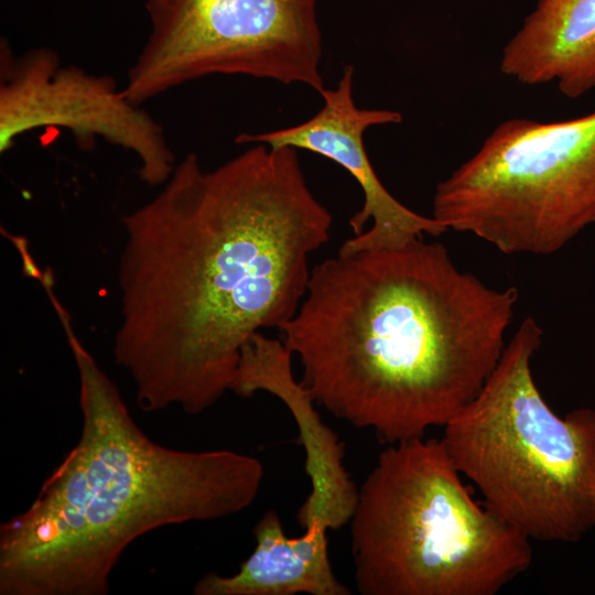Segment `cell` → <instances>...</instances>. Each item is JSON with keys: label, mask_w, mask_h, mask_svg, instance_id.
Returning a JSON list of instances; mask_svg holds the SVG:
<instances>
[{"label": "cell", "mask_w": 595, "mask_h": 595, "mask_svg": "<svg viewBox=\"0 0 595 595\" xmlns=\"http://www.w3.org/2000/svg\"><path fill=\"white\" fill-rule=\"evenodd\" d=\"M292 356L282 340L261 332L255 334L241 350L230 391L242 398L268 392L290 410L305 450V470L311 480L298 520L304 529L338 530L349 523L358 487L345 468L343 442L322 421L313 397L294 378Z\"/></svg>", "instance_id": "cell-10"}, {"label": "cell", "mask_w": 595, "mask_h": 595, "mask_svg": "<svg viewBox=\"0 0 595 595\" xmlns=\"http://www.w3.org/2000/svg\"><path fill=\"white\" fill-rule=\"evenodd\" d=\"M518 291L485 284L441 242L338 252L279 329L315 403L393 444L444 426L505 349Z\"/></svg>", "instance_id": "cell-2"}, {"label": "cell", "mask_w": 595, "mask_h": 595, "mask_svg": "<svg viewBox=\"0 0 595 595\" xmlns=\"http://www.w3.org/2000/svg\"><path fill=\"white\" fill-rule=\"evenodd\" d=\"M542 335L521 322L441 441L497 517L530 540L574 542L595 527V411L562 418L543 399L531 369Z\"/></svg>", "instance_id": "cell-5"}, {"label": "cell", "mask_w": 595, "mask_h": 595, "mask_svg": "<svg viewBox=\"0 0 595 595\" xmlns=\"http://www.w3.org/2000/svg\"><path fill=\"white\" fill-rule=\"evenodd\" d=\"M353 82L354 67L346 65L337 86L320 93L324 104L312 118L284 129L241 133L236 137V143L307 150L334 161L357 181L364 203L349 219L354 236L338 252L397 248L424 235H443L450 229L442 221L401 204L378 178L365 149L364 132L372 126L400 123L402 115L388 109L358 108Z\"/></svg>", "instance_id": "cell-9"}, {"label": "cell", "mask_w": 595, "mask_h": 595, "mask_svg": "<svg viewBox=\"0 0 595 595\" xmlns=\"http://www.w3.org/2000/svg\"><path fill=\"white\" fill-rule=\"evenodd\" d=\"M256 547L232 575L207 573L194 585L195 595H350L335 575L328 555L327 530L304 529L288 537L273 509L253 527Z\"/></svg>", "instance_id": "cell-12"}, {"label": "cell", "mask_w": 595, "mask_h": 595, "mask_svg": "<svg viewBox=\"0 0 595 595\" xmlns=\"http://www.w3.org/2000/svg\"><path fill=\"white\" fill-rule=\"evenodd\" d=\"M150 32L122 87L133 102L210 75L321 93L317 0H147Z\"/></svg>", "instance_id": "cell-7"}, {"label": "cell", "mask_w": 595, "mask_h": 595, "mask_svg": "<svg viewBox=\"0 0 595 595\" xmlns=\"http://www.w3.org/2000/svg\"><path fill=\"white\" fill-rule=\"evenodd\" d=\"M433 217L506 255L559 251L595 224V111L505 120L437 184Z\"/></svg>", "instance_id": "cell-6"}, {"label": "cell", "mask_w": 595, "mask_h": 595, "mask_svg": "<svg viewBox=\"0 0 595 595\" xmlns=\"http://www.w3.org/2000/svg\"><path fill=\"white\" fill-rule=\"evenodd\" d=\"M500 71L526 85L555 83L578 98L595 89V0H538L505 45Z\"/></svg>", "instance_id": "cell-11"}, {"label": "cell", "mask_w": 595, "mask_h": 595, "mask_svg": "<svg viewBox=\"0 0 595 595\" xmlns=\"http://www.w3.org/2000/svg\"><path fill=\"white\" fill-rule=\"evenodd\" d=\"M79 379L82 430L30 507L0 526V595H106L123 551L171 524L234 516L264 476L255 456L163 446L54 304Z\"/></svg>", "instance_id": "cell-3"}, {"label": "cell", "mask_w": 595, "mask_h": 595, "mask_svg": "<svg viewBox=\"0 0 595 595\" xmlns=\"http://www.w3.org/2000/svg\"><path fill=\"white\" fill-rule=\"evenodd\" d=\"M121 223L115 363L143 411L199 414L230 391L250 338L295 315L333 217L296 149L251 143L212 170L186 154Z\"/></svg>", "instance_id": "cell-1"}, {"label": "cell", "mask_w": 595, "mask_h": 595, "mask_svg": "<svg viewBox=\"0 0 595 595\" xmlns=\"http://www.w3.org/2000/svg\"><path fill=\"white\" fill-rule=\"evenodd\" d=\"M0 60L1 153L28 131L57 127L84 144L101 138L131 152L140 178L149 185L169 180L175 159L163 128L112 77L63 65L44 47L14 56L2 46Z\"/></svg>", "instance_id": "cell-8"}, {"label": "cell", "mask_w": 595, "mask_h": 595, "mask_svg": "<svg viewBox=\"0 0 595 595\" xmlns=\"http://www.w3.org/2000/svg\"><path fill=\"white\" fill-rule=\"evenodd\" d=\"M440 440L389 444L349 520L361 595H496L532 563L530 539L472 497Z\"/></svg>", "instance_id": "cell-4"}]
</instances>
